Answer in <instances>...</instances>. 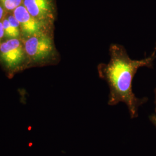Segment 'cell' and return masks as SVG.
<instances>
[{"mask_svg":"<svg viewBox=\"0 0 156 156\" xmlns=\"http://www.w3.org/2000/svg\"><path fill=\"white\" fill-rule=\"evenodd\" d=\"M109 54V62L97 66L99 77L106 82L109 88L108 104L114 106L123 102L127 106L131 118L135 119L138 116L140 106L147 101V98L136 97L133 91V79L140 68L153 67L156 48L150 56L141 60L131 59L126 48L118 44L110 45Z\"/></svg>","mask_w":156,"mask_h":156,"instance_id":"cell-1","label":"cell"},{"mask_svg":"<svg viewBox=\"0 0 156 156\" xmlns=\"http://www.w3.org/2000/svg\"><path fill=\"white\" fill-rule=\"evenodd\" d=\"M24 47L26 53L34 62H49L57 57L51 31L39 34L28 38Z\"/></svg>","mask_w":156,"mask_h":156,"instance_id":"cell-2","label":"cell"},{"mask_svg":"<svg viewBox=\"0 0 156 156\" xmlns=\"http://www.w3.org/2000/svg\"><path fill=\"white\" fill-rule=\"evenodd\" d=\"M12 13L19 23L21 34L27 38L39 34L51 31L53 24L37 19L30 14L23 5L18 6Z\"/></svg>","mask_w":156,"mask_h":156,"instance_id":"cell-3","label":"cell"},{"mask_svg":"<svg viewBox=\"0 0 156 156\" xmlns=\"http://www.w3.org/2000/svg\"><path fill=\"white\" fill-rule=\"evenodd\" d=\"M25 49L18 39H8L0 46V58L8 68L19 67L25 57Z\"/></svg>","mask_w":156,"mask_h":156,"instance_id":"cell-4","label":"cell"},{"mask_svg":"<svg viewBox=\"0 0 156 156\" xmlns=\"http://www.w3.org/2000/svg\"><path fill=\"white\" fill-rule=\"evenodd\" d=\"M22 5L37 19L53 24L56 13L54 0H23Z\"/></svg>","mask_w":156,"mask_h":156,"instance_id":"cell-5","label":"cell"},{"mask_svg":"<svg viewBox=\"0 0 156 156\" xmlns=\"http://www.w3.org/2000/svg\"><path fill=\"white\" fill-rule=\"evenodd\" d=\"M2 24L4 30V37L8 39H16L19 37L21 31L19 23L12 14H9L3 19Z\"/></svg>","mask_w":156,"mask_h":156,"instance_id":"cell-6","label":"cell"},{"mask_svg":"<svg viewBox=\"0 0 156 156\" xmlns=\"http://www.w3.org/2000/svg\"><path fill=\"white\" fill-rule=\"evenodd\" d=\"M0 4L6 12H13L18 6L23 4V0H0Z\"/></svg>","mask_w":156,"mask_h":156,"instance_id":"cell-7","label":"cell"},{"mask_svg":"<svg viewBox=\"0 0 156 156\" xmlns=\"http://www.w3.org/2000/svg\"><path fill=\"white\" fill-rule=\"evenodd\" d=\"M4 38V30L3 27L2 22H0V46L1 45L2 39Z\"/></svg>","mask_w":156,"mask_h":156,"instance_id":"cell-8","label":"cell"},{"mask_svg":"<svg viewBox=\"0 0 156 156\" xmlns=\"http://www.w3.org/2000/svg\"><path fill=\"white\" fill-rule=\"evenodd\" d=\"M6 11L5 9L4 8V7L0 4V22L1 20H3L4 17H5Z\"/></svg>","mask_w":156,"mask_h":156,"instance_id":"cell-9","label":"cell"},{"mask_svg":"<svg viewBox=\"0 0 156 156\" xmlns=\"http://www.w3.org/2000/svg\"><path fill=\"white\" fill-rule=\"evenodd\" d=\"M149 120L151 123L153 124V125L156 127V113H154L149 116Z\"/></svg>","mask_w":156,"mask_h":156,"instance_id":"cell-10","label":"cell"},{"mask_svg":"<svg viewBox=\"0 0 156 156\" xmlns=\"http://www.w3.org/2000/svg\"><path fill=\"white\" fill-rule=\"evenodd\" d=\"M154 105H155V108H154L155 112L154 113H156V87L154 89Z\"/></svg>","mask_w":156,"mask_h":156,"instance_id":"cell-11","label":"cell"},{"mask_svg":"<svg viewBox=\"0 0 156 156\" xmlns=\"http://www.w3.org/2000/svg\"><path fill=\"white\" fill-rule=\"evenodd\" d=\"M32 128H33V127H32V126H29L28 127H27V130H28V131H31V130H32Z\"/></svg>","mask_w":156,"mask_h":156,"instance_id":"cell-12","label":"cell"},{"mask_svg":"<svg viewBox=\"0 0 156 156\" xmlns=\"http://www.w3.org/2000/svg\"><path fill=\"white\" fill-rule=\"evenodd\" d=\"M33 145V142H30L29 144H28V147H32V146Z\"/></svg>","mask_w":156,"mask_h":156,"instance_id":"cell-13","label":"cell"},{"mask_svg":"<svg viewBox=\"0 0 156 156\" xmlns=\"http://www.w3.org/2000/svg\"><path fill=\"white\" fill-rule=\"evenodd\" d=\"M155 47L156 48V45H155Z\"/></svg>","mask_w":156,"mask_h":156,"instance_id":"cell-14","label":"cell"}]
</instances>
